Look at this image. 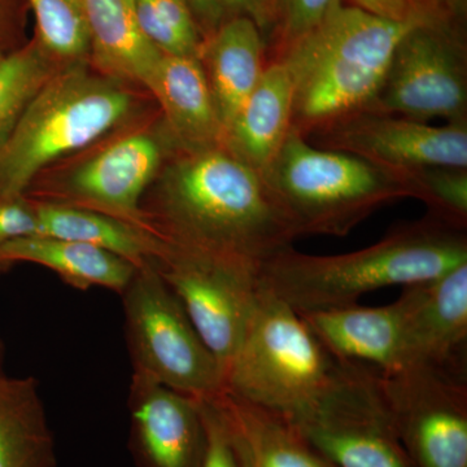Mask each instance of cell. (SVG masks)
Returning <instances> with one entry per match:
<instances>
[{
    "mask_svg": "<svg viewBox=\"0 0 467 467\" xmlns=\"http://www.w3.org/2000/svg\"><path fill=\"white\" fill-rule=\"evenodd\" d=\"M181 150L223 147L218 116L201 58L162 54L146 85Z\"/></svg>",
    "mask_w": 467,
    "mask_h": 467,
    "instance_id": "obj_17",
    "label": "cell"
},
{
    "mask_svg": "<svg viewBox=\"0 0 467 467\" xmlns=\"http://www.w3.org/2000/svg\"><path fill=\"white\" fill-rule=\"evenodd\" d=\"M383 384L414 467H467L466 378L413 368L383 374Z\"/></svg>",
    "mask_w": 467,
    "mask_h": 467,
    "instance_id": "obj_12",
    "label": "cell"
},
{
    "mask_svg": "<svg viewBox=\"0 0 467 467\" xmlns=\"http://www.w3.org/2000/svg\"><path fill=\"white\" fill-rule=\"evenodd\" d=\"M409 3L425 21L444 20L453 16L450 0H409Z\"/></svg>",
    "mask_w": 467,
    "mask_h": 467,
    "instance_id": "obj_35",
    "label": "cell"
},
{
    "mask_svg": "<svg viewBox=\"0 0 467 467\" xmlns=\"http://www.w3.org/2000/svg\"><path fill=\"white\" fill-rule=\"evenodd\" d=\"M226 16L251 18L264 38L273 34L275 26L276 0H218Z\"/></svg>",
    "mask_w": 467,
    "mask_h": 467,
    "instance_id": "obj_32",
    "label": "cell"
},
{
    "mask_svg": "<svg viewBox=\"0 0 467 467\" xmlns=\"http://www.w3.org/2000/svg\"><path fill=\"white\" fill-rule=\"evenodd\" d=\"M367 112L420 122L467 121V57L451 17L411 27L395 51Z\"/></svg>",
    "mask_w": 467,
    "mask_h": 467,
    "instance_id": "obj_11",
    "label": "cell"
},
{
    "mask_svg": "<svg viewBox=\"0 0 467 467\" xmlns=\"http://www.w3.org/2000/svg\"><path fill=\"white\" fill-rule=\"evenodd\" d=\"M211 400L239 467H334L281 414L227 391Z\"/></svg>",
    "mask_w": 467,
    "mask_h": 467,
    "instance_id": "obj_18",
    "label": "cell"
},
{
    "mask_svg": "<svg viewBox=\"0 0 467 467\" xmlns=\"http://www.w3.org/2000/svg\"><path fill=\"white\" fill-rule=\"evenodd\" d=\"M0 261L8 266L14 263L36 264L57 273L64 284L77 290L100 287L119 295L138 269L128 260L95 245L43 235L0 245Z\"/></svg>",
    "mask_w": 467,
    "mask_h": 467,
    "instance_id": "obj_22",
    "label": "cell"
},
{
    "mask_svg": "<svg viewBox=\"0 0 467 467\" xmlns=\"http://www.w3.org/2000/svg\"><path fill=\"white\" fill-rule=\"evenodd\" d=\"M91 41V66L146 90L161 52L140 33L133 0H81Z\"/></svg>",
    "mask_w": 467,
    "mask_h": 467,
    "instance_id": "obj_21",
    "label": "cell"
},
{
    "mask_svg": "<svg viewBox=\"0 0 467 467\" xmlns=\"http://www.w3.org/2000/svg\"><path fill=\"white\" fill-rule=\"evenodd\" d=\"M34 202L38 212L39 235L95 245L137 267L153 263L164 250V242L158 236L125 221L88 209Z\"/></svg>",
    "mask_w": 467,
    "mask_h": 467,
    "instance_id": "obj_24",
    "label": "cell"
},
{
    "mask_svg": "<svg viewBox=\"0 0 467 467\" xmlns=\"http://www.w3.org/2000/svg\"><path fill=\"white\" fill-rule=\"evenodd\" d=\"M130 451L137 467H202L207 434L198 399L131 377Z\"/></svg>",
    "mask_w": 467,
    "mask_h": 467,
    "instance_id": "obj_15",
    "label": "cell"
},
{
    "mask_svg": "<svg viewBox=\"0 0 467 467\" xmlns=\"http://www.w3.org/2000/svg\"><path fill=\"white\" fill-rule=\"evenodd\" d=\"M36 39L61 69L91 64V41L81 0H27Z\"/></svg>",
    "mask_w": 467,
    "mask_h": 467,
    "instance_id": "obj_26",
    "label": "cell"
},
{
    "mask_svg": "<svg viewBox=\"0 0 467 467\" xmlns=\"http://www.w3.org/2000/svg\"><path fill=\"white\" fill-rule=\"evenodd\" d=\"M3 0H0V23H2L3 20Z\"/></svg>",
    "mask_w": 467,
    "mask_h": 467,
    "instance_id": "obj_38",
    "label": "cell"
},
{
    "mask_svg": "<svg viewBox=\"0 0 467 467\" xmlns=\"http://www.w3.org/2000/svg\"><path fill=\"white\" fill-rule=\"evenodd\" d=\"M417 24L387 20L337 0L316 29L276 58L294 84L292 128L306 137L367 109L396 46Z\"/></svg>",
    "mask_w": 467,
    "mask_h": 467,
    "instance_id": "obj_4",
    "label": "cell"
},
{
    "mask_svg": "<svg viewBox=\"0 0 467 467\" xmlns=\"http://www.w3.org/2000/svg\"><path fill=\"white\" fill-rule=\"evenodd\" d=\"M142 209L167 244L259 266L297 239L261 174L223 147L175 153Z\"/></svg>",
    "mask_w": 467,
    "mask_h": 467,
    "instance_id": "obj_1",
    "label": "cell"
},
{
    "mask_svg": "<svg viewBox=\"0 0 467 467\" xmlns=\"http://www.w3.org/2000/svg\"><path fill=\"white\" fill-rule=\"evenodd\" d=\"M180 150L159 110V116L143 117L61 160L67 165L57 162V171L46 169L26 193L34 201L88 209L152 233L143 198Z\"/></svg>",
    "mask_w": 467,
    "mask_h": 467,
    "instance_id": "obj_7",
    "label": "cell"
},
{
    "mask_svg": "<svg viewBox=\"0 0 467 467\" xmlns=\"http://www.w3.org/2000/svg\"><path fill=\"white\" fill-rule=\"evenodd\" d=\"M3 54H5V51H3V48H2V47H0V57H2V55H3Z\"/></svg>",
    "mask_w": 467,
    "mask_h": 467,
    "instance_id": "obj_39",
    "label": "cell"
},
{
    "mask_svg": "<svg viewBox=\"0 0 467 467\" xmlns=\"http://www.w3.org/2000/svg\"><path fill=\"white\" fill-rule=\"evenodd\" d=\"M3 358H5V350H3V344L0 342V380L5 377V371H3Z\"/></svg>",
    "mask_w": 467,
    "mask_h": 467,
    "instance_id": "obj_36",
    "label": "cell"
},
{
    "mask_svg": "<svg viewBox=\"0 0 467 467\" xmlns=\"http://www.w3.org/2000/svg\"><path fill=\"white\" fill-rule=\"evenodd\" d=\"M410 287L413 301L393 371L423 368L466 378L467 264Z\"/></svg>",
    "mask_w": 467,
    "mask_h": 467,
    "instance_id": "obj_14",
    "label": "cell"
},
{
    "mask_svg": "<svg viewBox=\"0 0 467 467\" xmlns=\"http://www.w3.org/2000/svg\"><path fill=\"white\" fill-rule=\"evenodd\" d=\"M296 427L334 467H414L399 438L382 371L370 365L339 361Z\"/></svg>",
    "mask_w": 467,
    "mask_h": 467,
    "instance_id": "obj_9",
    "label": "cell"
},
{
    "mask_svg": "<svg viewBox=\"0 0 467 467\" xmlns=\"http://www.w3.org/2000/svg\"><path fill=\"white\" fill-rule=\"evenodd\" d=\"M261 177L296 238L348 235L378 209L411 198L401 175L315 146L294 128Z\"/></svg>",
    "mask_w": 467,
    "mask_h": 467,
    "instance_id": "obj_5",
    "label": "cell"
},
{
    "mask_svg": "<svg viewBox=\"0 0 467 467\" xmlns=\"http://www.w3.org/2000/svg\"><path fill=\"white\" fill-rule=\"evenodd\" d=\"M199 407L207 434V451L202 467H239L213 402L199 400Z\"/></svg>",
    "mask_w": 467,
    "mask_h": 467,
    "instance_id": "obj_31",
    "label": "cell"
},
{
    "mask_svg": "<svg viewBox=\"0 0 467 467\" xmlns=\"http://www.w3.org/2000/svg\"><path fill=\"white\" fill-rule=\"evenodd\" d=\"M143 90L91 64L58 70L0 144V198L26 193L46 169L146 117Z\"/></svg>",
    "mask_w": 467,
    "mask_h": 467,
    "instance_id": "obj_3",
    "label": "cell"
},
{
    "mask_svg": "<svg viewBox=\"0 0 467 467\" xmlns=\"http://www.w3.org/2000/svg\"><path fill=\"white\" fill-rule=\"evenodd\" d=\"M358 7L399 23H425L409 0H355Z\"/></svg>",
    "mask_w": 467,
    "mask_h": 467,
    "instance_id": "obj_33",
    "label": "cell"
},
{
    "mask_svg": "<svg viewBox=\"0 0 467 467\" xmlns=\"http://www.w3.org/2000/svg\"><path fill=\"white\" fill-rule=\"evenodd\" d=\"M337 0H276L275 58L316 29Z\"/></svg>",
    "mask_w": 467,
    "mask_h": 467,
    "instance_id": "obj_29",
    "label": "cell"
},
{
    "mask_svg": "<svg viewBox=\"0 0 467 467\" xmlns=\"http://www.w3.org/2000/svg\"><path fill=\"white\" fill-rule=\"evenodd\" d=\"M39 235L36 202L26 195L0 198V245Z\"/></svg>",
    "mask_w": 467,
    "mask_h": 467,
    "instance_id": "obj_30",
    "label": "cell"
},
{
    "mask_svg": "<svg viewBox=\"0 0 467 467\" xmlns=\"http://www.w3.org/2000/svg\"><path fill=\"white\" fill-rule=\"evenodd\" d=\"M294 84L281 60L266 64L259 82L225 130L223 149L257 173L269 167L292 129Z\"/></svg>",
    "mask_w": 467,
    "mask_h": 467,
    "instance_id": "obj_19",
    "label": "cell"
},
{
    "mask_svg": "<svg viewBox=\"0 0 467 467\" xmlns=\"http://www.w3.org/2000/svg\"><path fill=\"white\" fill-rule=\"evenodd\" d=\"M61 67L36 38L0 57V144L11 133L27 104Z\"/></svg>",
    "mask_w": 467,
    "mask_h": 467,
    "instance_id": "obj_25",
    "label": "cell"
},
{
    "mask_svg": "<svg viewBox=\"0 0 467 467\" xmlns=\"http://www.w3.org/2000/svg\"><path fill=\"white\" fill-rule=\"evenodd\" d=\"M153 264L225 378L259 301L260 266L167 243Z\"/></svg>",
    "mask_w": 467,
    "mask_h": 467,
    "instance_id": "obj_10",
    "label": "cell"
},
{
    "mask_svg": "<svg viewBox=\"0 0 467 467\" xmlns=\"http://www.w3.org/2000/svg\"><path fill=\"white\" fill-rule=\"evenodd\" d=\"M306 140L399 175L426 167L467 168V121L432 125L361 110L313 130Z\"/></svg>",
    "mask_w": 467,
    "mask_h": 467,
    "instance_id": "obj_13",
    "label": "cell"
},
{
    "mask_svg": "<svg viewBox=\"0 0 467 467\" xmlns=\"http://www.w3.org/2000/svg\"><path fill=\"white\" fill-rule=\"evenodd\" d=\"M192 9L193 18L201 30L202 41L208 39L227 16L218 0H184Z\"/></svg>",
    "mask_w": 467,
    "mask_h": 467,
    "instance_id": "obj_34",
    "label": "cell"
},
{
    "mask_svg": "<svg viewBox=\"0 0 467 467\" xmlns=\"http://www.w3.org/2000/svg\"><path fill=\"white\" fill-rule=\"evenodd\" d=\"M121 296L134 377L198 400L225 391L223 368L155 264L138 267Z\"/></svg>",
    "mask_w": 467,
    "mask_h": 467,
    "instance_id": "obj_8",
    "label": "cell"
},
{
    "mask_svg": "<svg viewBox=\"0 0 467 467\" xmlns=\"http://www.w3.org/2000/svg\"><path fill=\"white\" fill-rule=\"evenodd\" d=\"M265 38L244 16L227 17L202 42V67L223 129L250 97L265 69Z\"/></svg>",
    "mask_w": 467,
    "mask_h": 467,
    "instance_id": "obj_20",
    "label": "cell"
},
{
    "mask_svg": "<svg viewBox=\"0 0 467 467\" xmlns=\"http://www.w3.org/2000/svg\"><path fill=\"white\" fill-rule=\"evenodd\" d=\"M7 267H9V266L7 265V264H5V263H3V261H0V273H2V272H3V270L7 269Z\"/></svg>",
    "mask_w": 467,
    "mask_h": 467,
    "instance_id": "obj_37",
    "label": "cell"
},
{
    "mask_svg": "<svg viewBox=\"0 0 467 467\" xmlns=\"http://www.w3.org/2000/svg\"><path fill=\"white\" fill-rule=\"evenodd\" d=\"M467 264L466 232L426 217L348 254L285 248L260 265V285L299 315L358 304L368 292L434 281Z\"/></svg>",
    "mask_w": 467,
    "mask_h": 467,
    "instance_id": "obj_2",
    "label": "cell"
},
{
    "mask_svg": "<svg viewBox=\"0 0 467 467\" xmlns=\"http://www.w3.org/2000/svg\"><path fill=\"white\" fill-rule=\"evenodd\" d=\"M411 199L426 205L436 223L451 229H467V168L426 167L400 174Z\"/></svg>",
    "mask_w": 467,
    "mask_h": 467,
    "instance_id": "obj_28",
    "label": "cell"
},
{
    "mask_svg": "<svg viewBox=\"0 0 467 467\" xmlns=\"http://www.w3.org/2000/svg\"><path fill=\"white\" fill-rule=\"evenodd\" d=\"M144 38L165 55L199 57L202 36L184 0H133Z\"/></svg>",
    "mask_w": 467,
    "mask_h": 467,
    "instance_id": "obj_27",
    "label": "cell"
},
{
    "mask_svg": "<svg viewBox=\"0 0 467 467\" xmlns=\"http://www.w3.org/2000/svg\"><path fill=\"white\" fill-rule=\"evenodd\" d=\"M57 447L38 382L0 380V467H57Z\"/></svg>",
    "mask_w": 467,
    "mask_h": 467,
    "instance_id": "obj_23",
    "label": "cell"
},
{
    "mask_svg": "<svg viewBox=\"0 0 467 467\" xmlns=\"http://www.w3.org/2000/svg\"><path fill=\"white\" fill-rule=\"evenodd\" d=\"M337 365L299 313L261 288L244 337L226 368L225 391L296 426L327 389Z\"/></svg>",
    "mask_w": 467,
    "mask_h": 467,
    "instance_id": "obj_6",
    "label": "cell"
},
{
    "mask_svg": "<svg viewBox=\"0 0 467 467\" xmlns=\"http://www.w3.org/2000/svg\"><path fill=\"white\" fill-rule=\"evenodd\" d=\"M411 301V287L405 285L398 300L389 306H362L358 303L304 313L300 317L337 361L370 365L389 374L398 367Z\"/></svg>",
    "mask_w": 467,
    "mask_h": 467,
    "instance_id": "obj_16",
    "label": "cell"
}]
</instances>
